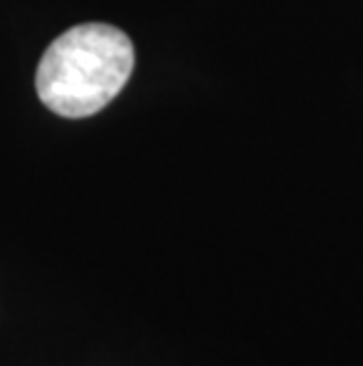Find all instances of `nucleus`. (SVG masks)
Instances as JSON below:
<instances>
[{
	"instance_id": "f257e3e1",
	"label": "nucleus",
	"mask_w": 363,
	"mask_h": 366,
	"mask_svg": "<svg viewBox=\"0 0 363 366\" xmlns=\"http://www.w3.org/2000/svg\"><path fill=\"white\" fill-rule=\"evenodd\" d=\"M135 69L133 41L111 24H81L50 43L36 71L41 102L66 119H85L126 88Z\"/></svg>"
}]
</instances>
